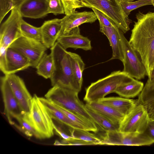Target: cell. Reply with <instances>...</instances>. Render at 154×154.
<instances>
[{"mask_svg":"<svg viewBox=\"0 0 154 154\" xmlns=\"http://www.w3.org/2000/svg\"><path fill=\"white\" fill-rule=\"evenodd\" d=\"M136 17L129 42L140 56L149 77L154 66V12L139 11Z\"/></svg>","mask_w":154,"mask_h":154,"instance_id":"cell-1","label":"cell"},{"mask_svg":"<svg viewBox=\"0 0 154 154\" xmlns=\"http://www.w3.org/2000/svg\"><path fill=\"white\" fill-rule=\"evenodd\" d=\"M51 50L54 64L50 78L52 86H59L79 93L81 90L74 78L68 51L57 42Z\"/></svg>","mask_w":154,"mask_h":154,"instance_id":"cell-2","label":"cell"},{"mask_svg":"<svg viewBox=\"0 0 154 154\" xmlns=\"http://www.w3.org/2000/svg\"><path fill=\"white\" fill-rule=\"evenodd\" d=\"M134 79L123 71H113L105 77L91 83L86 89L84 100L86 102L97 101L108 94L115 92L120 84Z\"/></svg>","mask_w":154,"mask_h":154,"instance_id":"cell-3","label":"cell"},{"mask_svg":"<svg viewBox=\"0 0 154 154\" xmlns=\"http://www.w3.org/2000/svg\"><path fill=\"white\" fill-rule=\"evenodd\" d=\"M79 92L59 86H53L45 95V97L53 103L94 122L87 112L85 105L78 97Z\"/></svg>","mask_w":154,"mask_h":154,"instance_id":"cell-4","label":"cell"},{"mask_svg":"<svg viewBox=\"0 0 154 154\" xmlns=\"http://www.w3.org/2000/svg\"><path fill=\"white\" fill-rule=\"evenodd\" d=\"M121 0H82L85 7L96 9L110 19L124 33L130 29L131 22L123 10Z\"/></svg>","mask_w":154,"mask_h":154,"instance_id":"cell-5","label":"cell"},{"mask_svg":"<svg viewBox=\"0 0 154 154\" xmlns=\"http://www.w3.org/2000/svg\"><path fill=\"white\" fill-rule=\"evenodd\" d=\"M29 115L41 139L49 138L53 136V119L46 107L36 94L32 97Z\"/></svg>","mask_w":154,"mask_h":154,"instance_id":"cell-6","label":"cell"},{"mask_svg":"<svg viewBox=\"0 0 154 154\" xmlns=\"http://www.w3.org/2000/svg\"><path fill=\"white\" fill-rule=\"evenodd\" d=\"M120 30V35L123 53V71L137 80L144 78L147 75L145 66L138 53L132 47Z\"/></svg>","mask_w":154,"mask_h":154,"instance_id":"cell-7","label":"cell"},{"mask_svg":"<svg viewBox=\"0 0 154 154\" xmlns=\"http://www.w3.org/2000/svg\"><path fill=\"white\" fill-rule=\"evenodd\" d=\"M100 145L149 146L153 143L146 134L125 133L119 131L105 132Z\"/></svg>","mask_w":154,"mask_h":154,"instance_id":"cell-8","label":"cell"},{"mask_svg":"<svg viewBox=\"0 0 154 154\" xmlns=\"http://www.w3.org/2000/svg\"><path fill=\"white\" fill-rule=\"evenodd\" d=\"M149 120L144 107L138 103L119 125V131L125 133L143 134L145 131Z\"/></svg>","mask_w":154,"mask_h":154,"instance_id":"cell-9","label":"cell"},{"mask_svg":"<svg viewBox=\"0 0 154 154\" xmlns=\"http://www.w3.org/2000/svg\"><path fill=\"white\" fill-rule=\"evenodd\" d=\"M27 57L31 67L36 68L47 48L41 42L21 36L8 47Z\"/></svg>","mask_w":154,"mask_h":154,"instance_id":"cell-10","label":"cell"},{"mask_svg":"<svg viewBox=\"0 0 154 154\" xmlns=\"http://www.w3.org/2000/svg\"><path fill=\"white\" fill-rule=\"evenodd\" d=\"M18 5L11 10L10 16L1 26L0 46L8 48L22 36L20 26L23 19L18 10Z\"/></svg>","mask_w":154,"mask_h":154,"instance_id":"cell-11","label":"cell"},{"mask_svg":"<svg viewBox=\"0 0 154 154\" xmlns=\"http://www.w3.org/2000/svg\"><path fill=\"white\" fill-rule=\"evenodd\" d=\"M1 88L4 105V113L9 123L14 125V119L24 112L15 97L5 75L1 78Z\"/></svg>","mask_w":154,"mask_h":154,"instance_id":"cell-12","label":"cell"},{"mask_svg":"<svg viewBox=\"0 0 154 154\" xmlns=\"http://www.w3.org/2000/svg\"><path fill=\"white\" fill-rule=\"evenodd\" d=\"M5 75L21 109L24 112L29 113L32 97L27 90L23 80L15 74Z\"/></svg>","mask_w":154,"mask_h":154,"instance_id":"cell-13","label":"cell"},{"mask_svg":"<svg viewBox=\"0 0 154 154\" xmlns=\"http://www.w3.org/2000/svg\"><path fill=\"white\" fill-rule=\"evenodd\" d=\"M97 19L93 11H76L70 15H66L62 18V26L59 36L68 34L72 30L81 25L85 23H91Z\"/></svg>","mask_w":154,"mask_h":154,"instance_id":"cell-14","label":"cell"},{"mask_svg":"<svg viewBox=\"0 0 154 154\" xmlns=\"http://www.w3.org/2000/svg\"><path fill=\"white\" fill-rule=\"evenodd\" d=\"M18 8L22 17L36 19L49 14L46 0H22Z\"/></svg>","mask_w":154,"mask_h":154,"instance_id":"cell-15","label":"cell"},{"mask_svg":"<svg viewBox=\"0 0 154 154\" xmlns=\"http://www.w3.org/2000/svg\"><path fill=\"white\" fill-rule=\"evenodd\" d=\"M80 31L79 27H76L68 34L60 36L57 42L66 50L72 48L85 51L91 50L92 47L91 40L82 35Z\"/></svg>","mask_w":154,"mask_h":154,"instance_id":"cell-16","label":"cell"},{"mask_svg":"<svg viewBox=\"0 0 154 154\" xmlns=\"http://www.w3.org/2000/svg\"><path fill=\"white\" fill-rule=\"evenodd\" d=\"M62 19L55 18L45 21L40 27L42 43L47 48H52L59 36Z\"/></svg>","mask_w":154,"mask_h":154,"instance_id":"cell-17","label":"cell"},{"mask_svg":"<svg viewBox=\"0 0 154 154\" xmlns=\"http://www.w3.org/2000/svg\"><path fill=\"white\" fill-rule=\"evenodd\" d=\"M7 75L26 69L31 66L29 60L16 51L8 48L6 52Z\"/></svg>","mask_w":154,"mask_h":154,"instance_id":"cell-18","label":"cell"},{"mask_svg":"<svg viewBox=\"0 0 154 154\" xmlns=\"http://www.w3.org/2000/svg\"><path fill=\"white\" fill-rule=\"evenodd\" d=\"M86 104L115 125H119L125 116L112 107L98 101L86 102Z\"/></svg>","mask_w":154,"mask_h":154,"instance_id":"cell-19","label":"cell"},{"mask_svg":"<svg viewBox=\"0 0 154 154\" xmlns=\"http://www.w3.org/2000/svg\"><path fill=\"white\" fill-rule=\"evenodd\" d=\"M39 99L47 108L53 119L70 128L84 130L82 127L70 119L51 101L45 98L39 97Z\"/></svg>","mask_w":154,"mask_h":154,"instance_id":"cell-20","label":"cell"},{"mask_svg":"<svg viewBox=\"0 0 154 154\" xmlns=\"http://www.w3.org/2000/svg\"><path fill=\"white\" fill-rule=\"evenodd\" d=\"M97 101L112 107L125 116L128 114L138 103L137 100L122 97H104Z\"/></svg>","mask_w":154,"mask_h":154,"instance_id":"cell-21","label":"cell"},{"mask_svg":"<svg viewBox=\"0 0 154 154\" xmlns=\"http://www.w3.org/2000/svg\"><path fill=\"white\" fill-rule=\"evenodd\" d=\"M137 101L146 111L149 119H154V81L147 80Z\"/></svg>","mask_w":154,"mask_h":154,"instance_id":"cell-22","label":"cell"},{"mask_svg":"<svg viewBox=\"0 0 154 154\" xmlns=\"http://www.w3.org/2000/svg\"><path fill=\"white\" fill-rule=\"evenodd\" d=\"M144 86L143 82L134 79L131 81L119 85L115 93L122 97L133 98L139 95Z\"/></svg>","mask_w":154,"mask_h":154,"instance_id":"cell-23","label":"cell"},{"mask_svg":"<svg viewBox=\"0 0 154 154\" xmlns=\"http://www.w3.org/2000/svg\"><path fill=\"white\" fill-rule=\"evenodd\" d=\"M72 72L75 82L81 90L83 82L82 74L85 65L81 57L74 53L68 51Z\"/></svg>","mask_w":154,"mask_h":154,"instance_id":"cell-24","label":"cell"},{"mask_svg":"<svg viewBox=\"0 0 154 154\" xmlns=\"http://www.w3.org/2000/svg\"><path fill=\"white\" fill-rule=\"evenodd\" d=\"M29 113L24 112L17 117L16 120L19 125L14 124L15 127L28 137L34 136L37 138L41 137L35 128L30 118Z\"/></svg>","mask_w":154,"mask_h":154,"instance_id":"cell-25","label":"cell"},{"mask_svg":"<svg viewBox=\"0 0 154 154\" xmlns=\"http://www.w3.org/2000/svg\"><path fill=\"white\" fill-rule=\"evenodd\" d=\"M36 68L38 75L46 79H50L54 69V60L51 54L45 53Z\"/></svg>","mask_w":154,"mask_h":154,"instance_id":"cell-26","label":"cell"},{"mask_svg":"<svg viewBox=\"0 0 154 154\" xmlns=\"http://www.w3.org/2000/svg\"><path fill=\"white\" fill-rule=\"evenodd\" d=\"M86 110L94 122L105 132L119 131V125L114 124L89 107L85 105Z\"/></svg>","mask_w":154,"mask_h":154,"instance_id":"cell-27","label":"cell"},{"mask_svg":"<svg viewBox=\"0 0 154 154\" xmlns=\"http://www.w3.org/2000/svg\"><path fill=\"white\" fill-rule=\"evenodd\" d=\"M120 31L117 26L113 27L112 33L108 39L112 52V57L110 60L117 59L123 62L124 57L120 40Z\"/></svg>","mask_w":154,"mask_h":154,"instance_id":"cell-28","label":"cell"},{"mask_svg":"<svg viewBox=\"0 0 154 154\" xmlns=\"http://www.w3.org/2000/svg\"><path fill=\"white\" fill-rule=\"evenodd\" d=\"M20 29L22 36L42 43V31L40 27H38L33 26L22 19Z\"/></svg>","mask_w":154,"mask_h":154,"instance_id":"cell-29","label":"cell"},{"mask_svg":"<svg viewBox=\"0 0 154 154\" xmlns=\"http://www.w3.org/2000/svg\"><path fill=\"white\" fill-rule=\"evenodd\" d=\"M89 131L81 129H73L72 135L75 138L94 143L97 145H100L101 141V138Z\"/></svg>","mask_w":154,"mask_h":154,"instance_id":"cell-30","label":"cell"},{"mask_svg":"<svg viewBox=\"0 0 154 154\" xmlns=\"http://www.w3.org/2000/svg\"><path fill=\"white\" fill-rule=\"evenodd\" d=\"M121 5L124 11L128 16L131 12L139 7L149 5H152L151 0H137L135 1L120 0Z\"/></svg>","mask_w":154,"mask_h":154,"instance_id":"cell-31","label":"cell"},{"mask_svg":"<svg viewBox=\"0 0 154 154\" xmlns=\"http://www.w3.org/2000/svg\"><path fill=\"white\" fill-rule=\"evenodd\" d=\"M22 0H0V23L10 11L18 5Z\"/></svg>","mask_w":154,"mask_h":154,"instance_id":"cell-32","label":"cell"},{"mask_svg":"<svg viewBox=\"0 0 154 154\" xmlns=\"http://www.w3.org/2000/svg\"><path fill=\"white\" fill-rule=\"evenodd\" d=\"M66 15H70L75 12L77 8L85 7L82 0H61Z\"/></svg>","mask_w":154,"mask_h":154,"instance_id":"cell-33","label":"cell"},{"mask_svg":"<svg viewBox=\"0 0 154 154\" xmlns=\"http://www.w3.org/2000/svg\"><path fill=\"white\" fill-rule=\"evenodd\" d=\"M48 13L56 15L65 14L64 10L61 0H46Z\"/></svg>","mask_w":154,"mask_h":154,"instance_id":"cell-34","label":"cell"},{"mask_svg":"<svg viewBox=\"0 0 154 154\" xmlns=\"http://www.w3.org/2000/svg\"><path fill=\"white\" fill-rule=\"evenodd\" d=\"M54 144L57 145H94L97 144L94 143L73 138L69 140H62L61 142L55 141Z\"/></svg>","mask_w":154,"mask_h":154,"instance_id":"cell-35","label":"cell"},{"mask_svg":"<svg viewBox=\"0 0 154 154\" xmlns=\"http://www.w3.org/2000/svg\"><path fill=\"white\" fill-rule=\"evenodd\" d=\"M92 9L99 20V24L110 27L117 26L114 23L103 13L96 9L92 8Z\"/></svg>","mask_w":154,"mask_h":154,"instance_id":"cell-36","label":"cell"},{"mask_svg":"<svg viewBox=\"0 0 154 154\" xmlns=\"http://www.w3.org/2000/svg\"><path fill=\"white\" fill-rule=\"evenodd\" d=\"M7 48L0 46V69L5 75L7 73L6 52Z\"/></svg>","mask_w":154,"mask_h":154,"instance_id":"cell-37","label":"cell"},{"mask_svg":"<svg viewBox=\"0 0 154 154\" xmlns=\"http://www.w3.org/2000/svg\"><path fill=\"white\" fill-rule=\"evenodd\" d=\"M54 131L57 135L62 139L63 140H69L73 137L71 134L68 132H66L60 127L56 126L54 123L53 124Z\"/></svg>","mask_w":154,"mask_h":154,"instance_id":"cell-38","label":"cell"},{"mask_svg":"<svg viewBox=\"0 0 154 154\" xmlns=\"http://www.w3.org/2000/svg\"><path fill=\"white\" fill-rule=\"evenodd\" d=\"M144 132L154 143V119H149L147 128Z\"/></svg>","mask_w":154,"mask_h":154,"instance_id":"cell-39","label":"cell"},{"mask_svg":"<svg viewBox=\"0 0 154 154\" xmlns=\"http://www.w3.org/2000/svg\"><path fill=\"white\" fill-rule=\"evenodd\" d=\"M113 27L107 26L100 24V31L105 35L109 39L112 33Z\"/></svg>","mask_w":154,"mask_h":154,"instance_id":"cell-40","label":"cell"},{"mask_svg":"<svg viewBox=\"0 0 154 154\" xmlns=\"http://www.w3.org/2000/svg\"><path fill=\"white\" fill-rule=\"evenodd\" d=\"M147 80L150 81H154V66L150 75L148 77V79Z\"/></svg>","mask_w":154,"mask_h":154,"instance_id":"cell-41","label":"cell"},{"mask_svg":"<svg viewBox=\"0 0 154 154\" xmlns=\"http://www.w3.org/2000/svg\"><path fill=\"white\" fill-rule=\"evenodd\" d=\"M124 0L127 1H133L134 0Z\"/></svg>","mask_w":154,"mask_h":154,"instance_id":"cell-42","label":"cell"},{"mask_svg":"<svg viewBox=\"0 0 154 154\" xmlns=\"http://www.w3.org/2000/svg\"><path fill=\"white\" fill-rule=\"evenodd\" d=\"M152 5L154 6V0H152Z\"/></svg>","mask_w":154,"mask_h":154,"instance_id":"cell-43","label":"cell"},{"mask_svg":"<svg viewBox=\"0 0 154 154\" xmlns=\"http://www.w3.org/2000/svg\"><path fill=\"white\" fill-rule=\"evenodd\" d=\"M151 0L152 1V0Z\"/></svg>","mask_w":154,"mask_h":154,"instance_id":"cell-44","label":"cell"}]
</instances>
